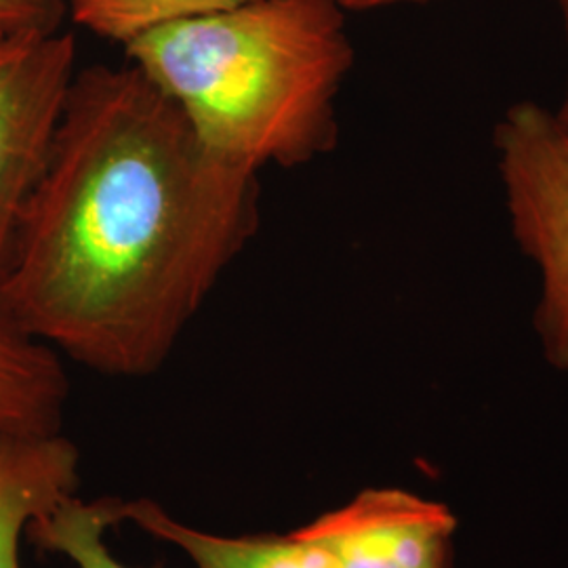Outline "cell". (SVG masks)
<instances>
[{
  "label": "cell",
  "mask_w": 568,
  "mask_h": 568,
  "mask_svg": "<svg viewBox=\"0 0 568 568\" xmlns=\"http://www.w3.org/2000/svg\"><path fill=\"white\" fill-rule=\"evenodd\" d=\"M68 0H0V37L60 32Z\"/></svg>",
  "instance_id": "11"
},
{
  "label": "cell",
  "mask_w": 568,
  "mask_h": 568,
  "mask_svg": "<svg viewBox=\"0 0 568 568\" xmlns=\"http://www.w3.org/2000/svg\"><path fill=\"white\" fill-rule=\"evenodd\" d=\"M493 148L514 241L541 278L537 335L549 365L568 371V124L541 103H511Z\"/></svg>",
  "instance_id": "3"
},
{
  "label": "cell",
  "mask_w": 568,
  "mask_h": 568,
  "mask_svg": "<svg viewBox=\"0 0 568 568\" xmlns=\"http://www.w3.org/2000/svg\"><path fill=\"white\" fill-rule=\"evenodd\" d=\"M68 389L58 352L0 310V432L58 434Z\"/></svg>",
  "instance_id": "8"
},
{
  "label": "cell",
  "mask_w": 568,
  "mask_h": 568,
  "mask_svg": "<svg viewBox=\"0 0 568 568\" xmlns=\"http://www.w3.org/2000/svg\"><path fill=\"white\" fill-rule=\"evenodd\" d=\"M248 0H68L74 23L122 47L180 21L203 18Z\"/></svg>",
  "instance_id": "10"
},
{
  "label": "cell",
  "mask_w": 568,
  "mask_h": 568,
  "mask_svg": "<svg viewBox=\"0 0 568 568\" xmlns=\"http://www.w3.org/2000/svg\"><path fill=\"white\" fill-rule=\"evenodd\" d=\"M121 516L122 523L182 549L196 568H342L307 525L284 535H217L185 525L152 499H121Z\"/></svg>",
  "instance_id": "7"
},
{
  "label": "cell",
  "mask_w": 568,
  "mask_h": 568,
  "mask_svg": "<svg viewBox=\"0 0 568 568\" xmlns=\"http://www.w3.org/2000/svg\"><path fill=\"white\" fill-rule=\"evenodd\" d=\"M432 0H342L347 13H363V11H377L389 7H403V4H426Z\"/></svg>",
  "instance_id": "12"
},
{
  "label": "cell",
  "mask_w": 568,
  "mask_h": 568,
  "mask_svg": "<svg viewBox=\"0 0 568 568\" xmlns=\"http://www.w3.org/2000/svg\"><path fill=\"white\" fill-rule=\"evenodd\" d=\"M554 4L558 7L560 20H562V28H565V37H567L568 44V0H554Z\"/></svg>",
  "instance_id": "13"
},
{
  "label": "cell",
  "mask_w": 568,
  "mask_h": 568,
  "mask_svg": "<svg viewBox=\"0 0 568 568\" xmlns=\"http://www.w3.org/2000/svg\"><path fill=\"white\" fill-rule=\"evenodd\" d=\"M81 453L65 436L0 432V568H20L28 525L77 495Z\"/></svg>",
  "instance_id": "6"
},
{
  "label": "cell",
  "mask_w": 568,
  "mask_h": 568,
  "mask_svg": "<svg viewBox=\"0 0 568 568\" xmlns=\"http://www.w3.org/2000/svg\"><path fill=\"white\" fill-rule=\"evenodd\" d=\"M558 116L562 119V121L567 122L568 124V82H567V91H565V98H562V102H560V105H558Z\"/></svg>",
  "instance_id": "14"
},
{
  "label": "cell",
  "mask_w": 568,
  "mask_h": 568,
  "mask_svg": "<svg viewBox=\"0 0 568 568\" xmlns=\"http://www.w3.org/2000/svg\"><path fill=\"white\" fill-rule=\"evenodd\" d=\"M122 523L121 499L82 501L77 495L32 520L26 532L42 549L65 556L79 568H135L122 565L105 544L108 528Z\"/></svg>",
  "instance_id": "9"
},
{
  "label": "cell",
  "mask_w": 568,
  "mask_h": 568,
  "mask_svg": "<svg viewBox=\"0 0 568 568\" xmlns=\"http://www.w3.org/2000/svg\"><path fill=\"white\" fill-rule=\"evenodd\" d=\"M260 225V180L133 63L77 72L0 276V310L110 377H148Z\"/></svg>",
  "instance_id": "1"
},
{
  "label": "cell",
  "mask_w": 568,
  "mask_h": 568,
  "mask_svg": "<svg viewBox=\"0 0 568 568\" xmlns=\"http://www.w3.org/2000/svg\"><path fill=\"white\" fill-rule=\"evenodd\" d=\"M307 528L342 568H450L455 518L400 488H368Z\"/></svg>",
  "instance_id": "5"
},
{
  "label": "cell",
  "mask_w": 568,
  "mask_h": 568,
  "mask_svg": "<svg viewBox=\"0 0 568 568\" xmlns=\"http://www.w3.org/2000/svg\"><path fill=\"white\" fill-rule=\"evenodd\" d=\"M70 32L0 37V276L77 77Z\"/></svg>",
  "instance_id": "4"
},
{
  "label": "cell",
  "mask_w": 568,
  "mask_h": 568,
  "mask_svg": "<svg viewBox=\"0 0 568 568\" xmlns=\"http://www.w3.org/2000/svg\"><path fill=\"white\" fill-rule=\"evenodd\" d=\"M124 53L232 166L297 169L339 142L337 100L356 61L342 0H248Z\"/></svg>",
  "instance_id": "2"
}]
</instances>
